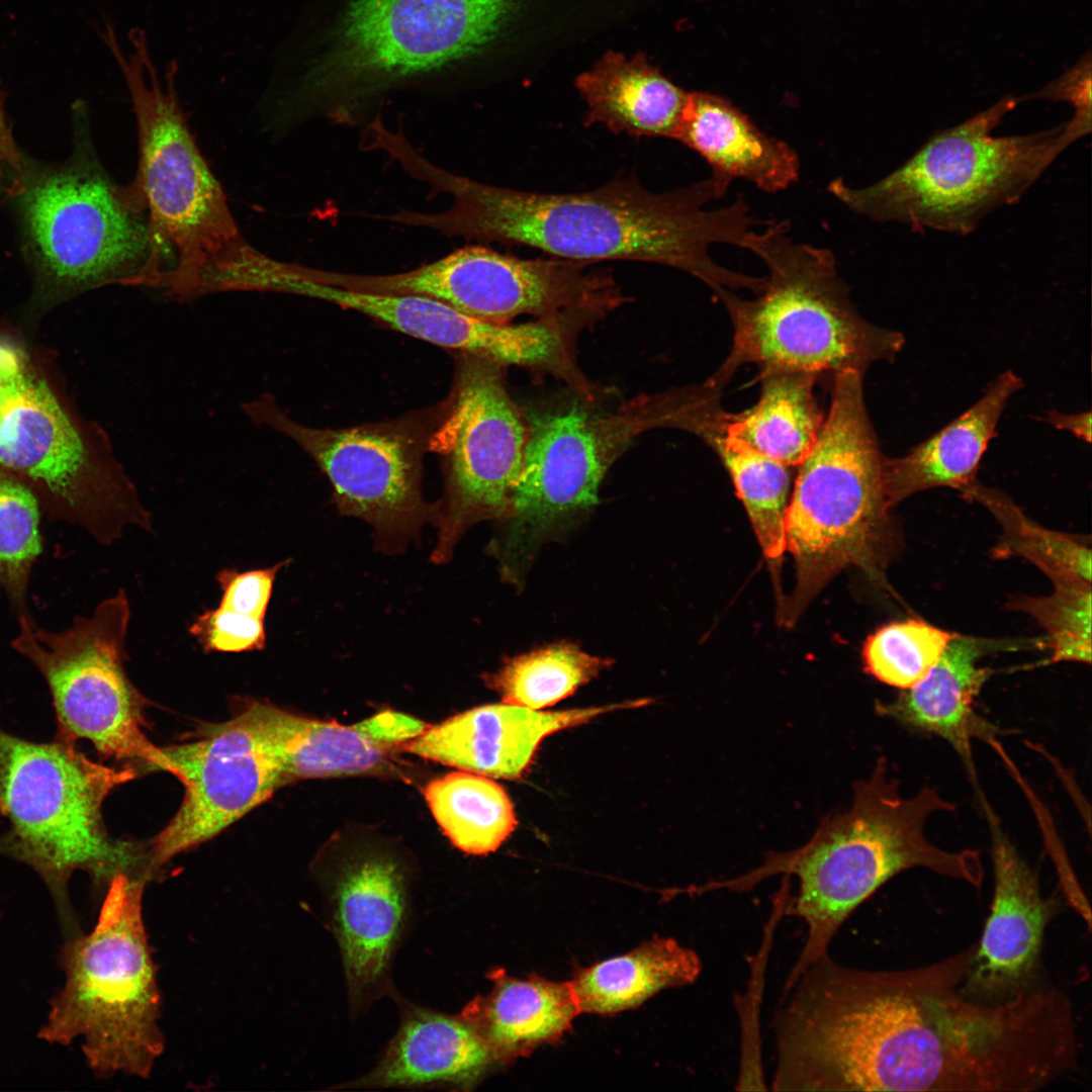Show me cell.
Wrapping results in <instances>:
<instances>
[{"instance_id":"obj_41","label":"cell","mask_w":1092,"mask_h":1092,"mask_svg":"<svg viewBox=\"0 0 1092 1092\" xmlns=\"http://www.w3.org/2000/svg\"><path fill=\"white\" fill-rule=\"evenodd\" d=\"M26 159L19 151L7 124L0 91V204L10 200L20 186Z\"/></svg>"},{"instance_id":"obj_43","label":"cell","mask_w":1092,"mask_h":1092,"mask_svg":"<svg viewBox=\"0 0 1092 1092\" xmlns=\"http://www.w3.org/2000/svg\"><path fill=\"white\" fill-rule=\"evenodd\" d=\"M16 347L0 340V365L12 354Z\"/></svg>"},{"instance_id":"obj_5","label":"cell","mask_w":1092,"mask_h":1092,"mask_svg":"<svg viewBox=\"0 0 1092 1092\" xmlns=\"http://www.w3.org/2000/svg\"><path fill=\"white\" fill-rule=\"evenodd\" d=\"M885 460L863 396V373L833 378L829 412L799 465L786 516L796 583L779 607L792 626L839 572L856 567L877 582L898 550Z\"/></svg>"},{"instance_id":"obj_32","label":"cell","mask_w":1092,"mask_h":1092,"mask_svg":"<svg viewBox=\"0 0 1092 1092\" xmlns=\"http://www.w3.org/2000/svg\"><path fill=\"white\" fill-rule=\"evenodd\" d=\"M612 664L569 643L510 659L488 681L503 702L541 710L572 695Z\"/></svg>"},{"instance_id":"obj_33","label":"cell","mask_w":1092,"mask_h":1092,"mask_svg":"<svg viewBox=\"0 0 1092 1092\" xmlns=\"http://www.w3.org/2000/svg\"><path fill=\"white\" fill-rule=\"evenodd\" d=\"M41 511L36 495L23 480L0 470V588L17 618L30 614L28 585L42 552Z\"/></svg>"},{"instance_id":"obj_18","label":"cell","mask_w":1092,"mask_h":1092,"mask_svg":"<svg viewBox=\"0 0 1092 1092\" xmlns=\"http://www.w3.org/2000/svg\"><path fill=\"white\" fill-rule=\"evenodd\" d=\"M991 835L994 892L991 912L962 989L998 1003L1036 986L1044 932L1058 911L1040 892L1035 872L1019 854L980 794Z\"/></svg>"},{"instance_id":"obj_19","label":"cell","mask_w":1092,"mask_h":1092,"mask_svg":"<svg viewBox=\"0 0 1092 1092\" xmlns=\"http://www.w3.org/2000/svg\"><path fill=\"white\" fill-rule=\"evenodd\" d=\"M309 296L358 311L413 338L494 361L561 376L571 359L561 321L500 325L469 316L433 298L313 283Z\"/></svg>"},{"instance_id":"obj_21","label":"cell","mask_w":1092,"mask_h":1092,"mask_svg":"<svg viewBox=\"0 0 1092 1092\" xmlns=\"http://www.w3.org/2000/svg\"><path fill=\"white\" fill-rule=\"evenodd\" d=\"M648 703V699H640L556 712L505 702L483 705L428 727L419 737L404 743V749L462 770L516 780L529 768L547 736L609 712L640 708Z\"/></svg>"},{"instance_id":"obj_27","label":"cell","mask_w":1092,"mask_h":1092,"mask_svg":"<svg viewBox=\"0 0 1092 1092\" xmlns=\"http://www.w3.org/2000/svg\"><path fill=\"white\" fill-rule=\"evenodd\" d=\"M575 85L587 104L585 125L598 122L634 136L675 139L689 95L643 54L628 60L608 52Z\"/></svg>"},{"instance_id":"obj_12","label":"cell","mask_w":1092,"mask_h":1092,"mask_svg":"<svg viewBox=\"0 0 1092 1092\" xmlns=\"http://www.w3.org/2000/svg\"><path fill=\"white\" fill-rule=\"evenodd\" d=\"M0 465L21 477L50 519L79 526L100 544L128 525L152 531L105 436L73 422L25 355L0 369Z\"/></svg>"},{"instance_id":"obj_10","label":"cell","mask_w":1092,"mask_h":1092,"mask_svg":"<svg viewBox=\"0 0 1092 1092\" xmlns=\"http://www.w3.org/2000/svg\"><path fill=\"white\" fill-rule=\"evenodd\" d=\"M145 880L119 875L107 887L90 933L68 938L59 953L65 975L37 1036L52 1044L82 1039L98 1078H147L161 1056V995L143 919Z\"/></svg>"},{"instance_id":"obj_38","label":"cell","mask_w":1092,"mask_h":1092,"mask_svg":"<svg viewBox=\"0 0 1092 1092\" xmlns=\"http://www.w3.org/2000/svg\"><path fill=\"white\" fill-rule=\"evenodd\" d=\"M287 562L245 571L222 568L216 574L222 593L218 606L265 621L277 573Z\"/></svg>"},{"instance_id":"obj_40","label":"cell","mask_w":1092,"mask_h":1092,"mask_svg":"<svg viewBox=\"0 0 1092 1092\" xmlns=\"http://www.w3.org/2000/svg\"><path fill=\"white\" fill-rule=\"evenodd\" d=\"M1090 58L1083 60L1059 80L1035 94L1037 97L1070 102L1075 112L1091 113Z\"/></svg>"},{"instance_id":"obj_31","label":"cell","mask_w":1092,"mask_h":1092,"mask_svg":"<svg viewBox=\"0 0 1092 1092\" xmlns=\"http://www.w3.org/2000/svg\"><path fill=\"white\" fill-rule=\"evenodd\" d=\"M424 796L447 837L468 854L496 850L517 826L508 794L482 775L450 772L431 781Z\"/></svg>"},{"instance_id":"obj_23","label":"cell","mask_w":1092,"mask_h":1092,"mask_svg":"<svg viewBox=\"0 0 1092 1092\" xmlns=\"http://www.w3.org/2000/svg\"><path fill=\"white\" fill-rule=\"evenodd\" d=\"M674 140L708 163L720 198L734 179L776 193L799 178L800 159L789 144L767 135L745 113L714 94L689 92Z\"/></svg>"},{"instance_id":"obj_1","label":"cell","mask_w":1092,"mask_h":1092,"mask_svg":"<svg viewBox=\"0 0 1092 1092\" xmlns=\"http://www.w3.org/2000/svg\"><path fill=\"white\" fill-rule=\"evenodd\" d=\"M976 947L905 970L813 962L771 1018L772 1088L1029 1092L1075 1070L1069 997L1046 986L998 1003L967 996Z\"/></svg>"},{"instance_id":"obj_17","label":"cell","mask_w":1092,"mask_h":1092,"mask_svg":"<svg viewBox=\"0 0 1092 1092\" xmlns=\"http://www.w3.org/2000/svg\"><path fill=\"white\" fill-rule=\"evenodd\" d=\"M614 456L597 424L576 407L533 417L507 516L511 551L526 554L560 520L598 504Z\"/></svg>"},{"instance_id":"obj_34","label":"cell","mask_w":1092,"mask_h":1092,"mask_svg":"<svg viewBox=\"0 0 1092 1092\" xmlns=\"http://www.w3.org/2000/svg\"><path fill=\"white\" fill-rule=\"evenodd\" d=\"M961 491L984 504L998 518L1010 552L1031 561L1052 580L1078 577L1091 582V551L1083 543L1035 524L1004 494L977 480Z\"/></svg>"},{"instance_id":"obj_4","label":"cell","mask_w":1092,"mask_h":1092,"mask_svg":"<svg viewBox=\"0 0 1092 1092\" xmlns=\"http://www.w3.org/2000/svg\"><path fill=\"white\" fill-rule=\"evenodd\" d=\"M953 811L956 805L929 786L903 796L898 781L888 775L886 759L880 758L870 778L855 784L851 808L826 817L807 843L775 853L752 873L719 884L743 889L776 874L797 877L798 895L786 913L805 922L807 937L783 991L828 953L845 920L896 875L924 868L981 889L984 868L978 850H945L926 836L932 814Z\"/></svg>"},{"instance_id":"obj_24","label":"cell","mask_w":1092,"mask_h":1092,"mask_svg":"<svg viewBox=\"0 0 1092 1092\" xmlns=\"http://www.w3.org/2000/svg\"><path fill=\"white\" fill-rule=\"evenodd\" d=\"M990 648L986 641L958 635L922 679L902 690L895 700L876 705L880 715L948 742L964 760L975 786L978 779L972 740L990 741L995 734V728L975 711L989 675L979 659Z\"/></svg>"},{"instance_id":"obj_6","label":"cell","mask_w":1092,"mask_h":1092,"mask_svg":"<svg viewBox=\"0 0 1092 1092\" xmlns=\"http://www.w3.org/2000/svg\"><path fill=\"white\" fill-rule=\"evenodd\" d=\"M786 220L753 231L747 249L767 267L765 286L753 299L731 290L717 297L734 333L727 358L707 380L725 387L737 369L752 363L759 374L792 371L817 378L893 361L905 344L902 333L863 318L825 248L795 242Z\"/></svg>"},{"instance_id":"obj_28","label":"cell","mask_w":1092,"mask_h":1092,"mask_svg":"<svg viewBox=\"0 0 1092 1092\" xmlns=\"http://www.w3.org/2000/svg\"><path fill=\"white\" fill-rule=\"evenodd\" d=\"M702 971L697 952L673 938L654 937L634 950L577 972L570 981L580 1012L615 1014L667 988L693 984Z\"/></svg>"},{"instance_id":"obj_25","label":"cell","mask_w":1092,"mask_h":1092,"mask_svg":"<svg viewBox=\"0 0 1092 1092\" xmlns=\"http://www.w3.org/2000/svg\"><path fill=\"white\" fill-rule=\"evenodd\" d=\"M1023 387L1013 371H1005L982 397L907 454L885 460V482L892 507L933 487L964 489L976 474L1010 397Z\"/></svg>"},{"instance_id":"obj_42","label":"cell","mask_w":1092,"mask_h":1092,"mask_svg":"<svg viewBox=\"0 0 1092 1092\" xmlns=\"http://www.w3.org/2000/svg\"><path fill=\"white\" fill-rule=\"evenodd\" d=\"M1044 422L1057 430L1068 431L1076 438L1091 443V412L1078 414H1063L1051 411L1046 414Z\"/></svg>"},{"instance_id":"obj_13","label":"cell","mask_w":1092,"mask_h":1092,"mask_svg":"<svg viewBox=\"0 0 1092 1092\" xmlns=\"http://www.w3.org/2000/svg\"><path fill=\"white\" fill-rule=\"evenodd\" d=\"M11 647L48 684L57 715V738L90 741L104 757L141 759L168 771L162 747L143 731L145 699L124 669L130 606L124 589L102 601L89 617L61 631L39 626L30 614L17 618Z\"/></svg>"},{"instance_id":"obj_11","label":"cell","mask_w":1092,"mask_h":1092,"mask_svg":"<svg viewBox=\"0 0 1092 1092\" xmlns=\"http://www.w3.org/2000/svg\"><path fill=\"white\" fill-rule=\"evenodd\" d=\"M513 7L514 0H350L325 57L278 109L290 123L311 113L340 117L394 82L478 53Z\"/></svg>"},{"instance_id":"obj_37","label":"cell","mask_w":1092,"mask_h":1092,"mask_svg":"<svg viewBox=\"0 0 1092 1092\" xmlns=\"http://www.w3.org/2000/svg\"><path fill=\"white\" fill-rule=\"evenodd\" d=\"M188 632L205 653L262 650L267 636L264 620L217 606L194 618Z\"/></svg>"},{"instance_id":"obj_3","label":"cell","mask_w":1092,"mask_h":1092,"mask_svg":"<svg viewBox=\"0 0 1092 1092\" xmlns=\"http://www.w3.org/2000/svg\"><path fill=\"white\" fill-rule=\"evenodd\" d=\"M125 55L105 41L127 86L135 116L139 160L132 183L148 215L152 286L177 302L228 292L260 254L241 234L224 192L191 134L176 90L178 65L162 83L147 33L128 32Z\"/></svg>"},{"instance_id":"obj_36","label":"cell","mask_w":1092,"mask_h":1092,"mask_svg":"<svg viewBox=\"0 0 1092 1092\" xmlns=\"http://www.w3.org/2000/svg\"><path fill=\"white\" fill-rule=\"evenodd\" d=\"M1041 598L1017 599L1012 608L1030 615L1046 632L1051 662H1091V582L1077 577L1053 580Z\"/></svg>"},{"instance_id":"obj_26","label":"cell","mask_w":1092,"mask_h":1092,"mask_svg":"<svg viewBox=\"0 0 1092 1092\" xmlns=\"http://www.w3.org/2000/svg\"><path fill=\"white\" fill-rule=\"evenodd\" d=\"M489 979L490 991L468 1002L460 1015L484 1040L497 1064L556 1041L580 1013L570 981L537 976L523 980L503 970L492 971Z\"/></svg>"},{"instance_id":"obj_14","label":"cell","mask_w":1092,"mask_h":1092,"mask_svg":"<svg viewBox=\"0 0 1092 1092\" xmlns=\"http://www.w3.org/2000/svg\"><path fill=\"white\" fill-rule=\"evenodd\" d=\"M452 408L438 440L446 447V493L435 519V562H446L463 532L507 517L521 472L527 426L507 392L503 365L463 354Z\"/></svg>"},{"instance_id":"obj_2","label":"cell","mask_w":1092,"mask_h":1092,"mask_svg":"<svg viewBox=\"0 0 1092 1092\" xmlns=\"http://www.w3.org/2000/svg\"><path fill=\"white\" fill-rule=\"evenodd\" d=\"M410 175L435 192L452 197L439 212L402 210L401 224L445 236L523 245L559 259L592 264L635 260L682 270L724 290L757 293L763 277L726 269L709 255L713 244L747 248L754 219L742 196L709 210L719 199L711 178L666 193H654L636 180L617 179L580 193H537L507 189L456 175L422 155Z\"/></svg>"},{"instance_id":"obj_29","label":"cell","mask_w":1092,"mask_h":1092,"mask_svg":"<svg viewBox=\"0 0 1092 1092\" xmlns=\"http://www.w3.org/2000/svg\"><path fill=\"white\" fill-rule=\"evenodd\" d=\"M285 784L295 780L381 771L387 748L354 727L304 718L256 700Z\"/></svg>"},{"instance_id":"obj_16","label":"cell","mask_w":1092,"mask_h":1092,"mask_svg":"<svg viewBox=\"0 0 1092 1092\" xmlns=\"http://www.w3.org/2000/svg\"><path fill=\"white\" fill-rule=\"evenodd\" d=\"M256 700L200 738L162 747L168 772L184 786L176 814L155 837L151 866L211 839L285 785Z\"/></svg>"},{"instance_id":"obj_30","label":"cell","mask_w":1092,"mask_h":1092,"mask_svg":"<svg viewBox=\"0 0 1092 1092\" xmlns=\"http://www.w3.org/2000/svg\"><path fill=\"white\" fill-rule=\"evenodd\" d=\"M757 402L729 413L731 430L756 451L789 467L812 450L825 417L814 393L813 374L777 371L759 374Z\"/></svg>"},{"instance_id":"obj_20","label":"cell","mask_w":1092,"mask_h":1092,"mask_svg":"<svg viewBox=\"0 0 1092 1092\" xmlns=\"http://www.w3.org/2000/svg\"><path fill=\"white\" fill-rule=\"evenodd\" d=\"M327 910L351 1011L358 1013L390 989V966L410 917L405 873L384 855L349 860L328 886Z\"/></svg>"},{"instance_id":"obj_8","label":"cell","mask_w":1092,"mask_h":1092,"mask_svg":"<svg viewBox=\"0 0 1092 1092\" xmlns=\"http://www.w3.org/2000/svg\"><path fill=\"white\" fill-rule=\"evenodd\" d=\"M67 161L27 158L11 197L21 249L47 295L106 285L150 288L152 240L142 195L117 184L95 153L82 102L75 104Z\"/></svg>"},{"instance_id":"obj_35","label":"cell","mask_w":1092,"mask_h":1092,"mask_svg":"<svg viewBox=\"0 0 1092 1092\" xmlns=\"http://www.w3.org/2000/svg\"><path fill=\"white\" fill-rule=\"evenodd\" d=\"M957 636L920 619L884 625L863 644L864 671L885 685L909 689L927 674Z\"/></svg>"},{"instance_id":"obj_7","label":"cell","mask_w":1092,"mask_h":1092,"mask_svg":"<svg viewBox=\"0 0 1092 1092\" xmlns=\"http://www.w3.org/2000/svg\"><path fill=\"white\" fill-rule=\"evenodd\" d=\"M1018 100L1000 99L960 124L934 133L904 164L862 188L842 178L827 190L849 210L912 230L966 235L989 212L1018 201L1068 147L1091 131L1073 117L1050 129L994 136Z\"/></svg>"},{"instance_id":"obj_15","label":"cell","mask_w":1092,"mask_h":1092,"mask_svg":"<svg viewBox=\"0 0 1092 1092\" xmlns=\"http://www.w3.org/2000/svg\"><path fill=\"white\" fill-rule=\"evenodd\" d=\"M256 427L294 441L330 480L339 510L371 524L381 539H404L437 510L422 498L420 453L403 429L361 426L320 429L305 426L261 393L242 403Z\"/></svg>"},{"instance_id":"obj_9","label":"cell","mask_w":1092,"mask_h":1092,"mask_svg":"<svg viewBox=\"0 0 1092 1092\" xmlns=\"http://www.w3.org/2000/svg\"><path fill=\"white\" fill-rule=\"evenodd\" d=\"M134 777L130 766L91 760L74 742L28 741L0 725V812L10 824L0 835V854L42 879L67 938L80 933L68 895L73 873L86 872L107 887L119 875L135 877L136 849L109 836L101 813L110 792Z\"/></svg>"},{"instance_id":"obj_22","label":"cell","mask_w":1092,"mask_h":1092,"mask_svg":"<svg viewBox=\"0 0 1092 1092\" xmlns=\"http://www.w3.org/2000/svg\"><path fill=\"white\" fill-rule=\"evenodd\" d=\"M401 1023L378 1065L350 1081L354 1088L444 1087L468 1090L497 1062L459 1014L403 1004Z\"/></svg>"},{"instance_id":"obj_39","label":"cell","mask_w":1092,"mask_h":1092,"mask_svg":"<svg viewBox=\"0 0 1092 1092\" xmlns=\"http://www.w3.org/2000/svg\"><path fill=\"white\" fill-rule=\"evenodd\" d=\"M428 727L415 717L393 711L380 712L354 726L364 737L385 747L404 744L419 737Z\"/></svg>"}]
</instances>
